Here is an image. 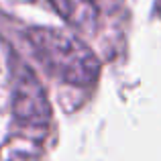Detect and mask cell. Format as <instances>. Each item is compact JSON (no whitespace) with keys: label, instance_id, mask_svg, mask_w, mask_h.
Here are the masks:
<instances>
[{"label":"cell","instance_id":"cell-3","mask_svg":"<svg viewBox=\"0 0 161 161\" xmlns=\"http://www.w3.org/2000/svg\"><path fill=\"white\" fill-rule=\"evenodd\" d=\"M49 2L74 27L90 29L98 19V8L94 0H49Z\"/></svg>","mask_w":161,"mask_h":161},{"label":"cell","instance_id":"cell-1","mask_svg":"<svg viewBox=\"0 0 161 161\" xmlns=\"http://www.w3.org/2000/svg\"><path fill=\"white\" fill-rule=\"evenodd\" d=\"M37 57L53 75L74 86H90L100 74V61L80 37L51 27L27 31Z\"/></svg>","mask_w":161,"mask_h":161},{"label":"cell","instance_id":"cell-2","mask_svg":"<svg viewBox=\"0 0 161 161\" xmlns=\"http://www.w3.org/2000/svg\"><path fill=\"white\" fill-rule=\"evenodd\" d=\"M12 114L29 126H43L51 118V106L41 82L20 61L12 71Z\"/></svg>","mask_w":161,"mask_h":161},{"label":"cell","instance_id":"cell-4","mask_svg":"<svg viewBox=\"0 0 161 161\" xmlns=\"http://www.w3.org/2000/svg\"><path fill=\"white\" fill-rule=\"evenodd\" d=\"M0 161H4V157H2V155H0Z\"/></svg>","mask_w":161,"mask_h":161}]
</instances>
